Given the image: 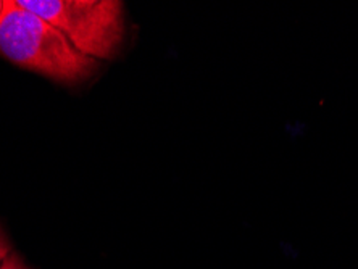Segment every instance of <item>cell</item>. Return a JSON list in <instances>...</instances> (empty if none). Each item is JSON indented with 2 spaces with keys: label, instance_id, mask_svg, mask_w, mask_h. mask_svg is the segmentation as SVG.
<instances>
[{
  "label": "cell",
  "instance_id": "obj_1",
  "mask_svg": "<svg viewBox=\"0 0 358 269\" xmlns=\"http://www.w3.org/2000/svg\"><path fill=\"white\" fill-rule=\"evenodd\" d=\"M0 55L66 86L87 81L99 70L97 60L81 54L55 26L21 7L17 0H3Z\"/></svg>",
  "mask_w": 358,
  "mask_h": 269
},
{
  "label": "cell",
  "instance_id": "obj_2",
  "mask_svg": "<svg viewBox=\"0 0 358 269\" xmlns=\"http://www.w3.org/2000/svg\"><path fill=\"white\" fill-rule=\"evenodd\" d=\"M55 26L70 44L94 60H112L126 38L124 3L120 0H17Z\"/></svg>",
  "mask_w": 358,
  "mask_h": 269
},
{
  "label": "cell",
  "instance_id": "obj_3",
  "mask_svg": "<svg viewBox=\"0 0 358 269\" xmlns=\"http://www.w3.org/2000/svg\"><path fill=\"white\" fill-rule=\"evenodd\" d=\"M0 269H29V268L21 261V258L17 255V253H10V255L3 260L2 265H0Z\"/></svg>",
  "mask_w": 358,
  "mask_h": 269
},
{
  "label": "cell",
  "instance_id": "obj_4",
  "mask_svg": "<svg viewBox=\"0 0 358 269\" xmlns=\"http://www.w3.org/2000/svg\"><path fill=\"white\" fill-rule=\"evenodd\" d=\"M10 253H12V250H10L7 240H5L3 235L0 234V265H2L3 260L10 255Z\"/></svg>",
  "mask_w": 358,
  "mask_h": 269
},
{
  "label": "cell",
  "instance_id": "obj_5",
  "mask_svg": "<svg viewBox=\"0 0 358 269\" xmlns=\"http://www.w3.org/2000/svg\"><path fill=\"white\" fill-rule=\"evenodd\" d=\"M2 8H3V0H0V13H2Z\"/></svg>",
  "mask_w": 358,
  "mask_h": 269
}]
</instances>
